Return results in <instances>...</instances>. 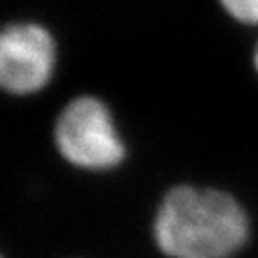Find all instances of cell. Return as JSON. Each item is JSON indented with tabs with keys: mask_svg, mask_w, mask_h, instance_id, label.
<instances>
[{
	"mask_svg": "<svg viewBox=\"0 0 258 258\" xmlns=\"http://www.w3.org/2000/svg\"><path fill=\"white\" fill-rule=\"evenodd\" d=\"M226 11L244 24H258V0H221Z\"/></svg>",
	"mask_w": 258,
	"mask_h": 258,
	"instance_id": "cell-4",
	"label": "cell"
},
{
	"mask_svg": "<svg viewBox=\"0 0 258 258\" xmlns=\"http://www.w3.org/2000/svg\"><path fill=\"white\" fill-rule=\"evenodd\" d=\"M56 142L64 160L83 169H111L125 154L108 108L93 97H79L61 111Z\"/></svg>",
	"mask_w": 258,
	"mask_h": 258,
	"instance_id": "cell-2",
	"label": "cell"
},
{
	"mask_svg": "<svg viewBox=\"0 0 258 258\" xmlns=\"http://www.w3.org/2000/svg\"><path fill=\"white\" fill-rule=\"evenodd\" d=\"M56 67V45L41 25L15 24L0 31V88L27 95L45 88Z\"/></svg>",
	"mask_w": 258,
	"mask_h": 258,
	"instance_id": "cell-3",
	"label": "cell"
},
{
	"mask_svg": "<svg viewBox=\"0 0 258 258\" xmlns=\"http://www.w3.org/2000/svg\"><path fill=\"white\" fill-rule=\"evenodd\" d=\"M246 212L230 194L177 186L154 222L160 249L170 258H230L246 244Z\"/></svg>",
	"mask_w": 258,
	"mask_h": 258,
	"instance_id": "cell-1",
	"label": "cell"
},
{
	"mask_svg": "<svg viewBox=\"0 0 258 258\" xmlns=\"http://www.w3.org/2000/svg\"><path fill=\"white\" fill-rule=\"evenodd\" d=\"M256 67H258V52H256Z\"/></svg>",
	"mask_w": 258,
	"mask_h": 258,
	"instance_id": "cell-5",
	"label": "cell"
}]
</instances>
